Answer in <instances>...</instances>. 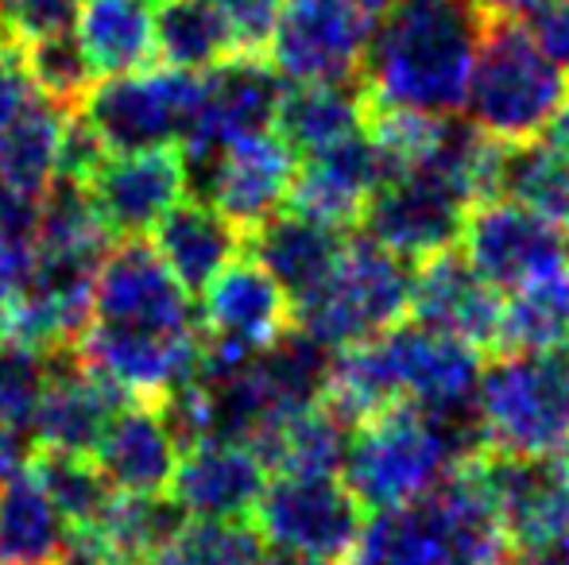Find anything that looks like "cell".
<instances>
[{"mask_svg": "<svg viewBox=\"0 0 569 565\" xmlns=\"http://www.w3.org/2000/svg\"><path fill=\"white\" fill-rule=\"evenodd\" d=\"M20 54L39 98H47L62 113H78L86 105V98L93 93V85L101 82L74 31H62V36L20 47Z\"/></svg>", "mask_w": 569, "mask_h": 565, "instance_id": "cell-34", "label": "cell"}, {"mask_svg": "<svg viewBox=\"0 0 569 565\" xmlns=\"http://www.w3.org/2000/svg\"><path fill=\"white\" fill-rule=\"evenodd\" d=\"M368 129V93L365 82L338 85H287L283 105L276 117V137L291 155H318L360 137Z\"/></svg>", "mask_w": 569, "mask_h": 565, "instance_id": "cell-24", "label": "cell"}, {"mask_svg": "<svg viewBox=\"0 0 569 565\" xmlns=\"http://www.w3.org/2000/svg\"><path fill=\"white\" fill-rule=\"evenodd\" d=\"M480 202H508L569 229V159L547 143H496L480 174ZM477 202V205H480Z\"/></svg>", "mask_w": 569, "mask_h": 565, "instance_id": "cell-23", "label": "cell"}, {"mask_svg": "<svg viewBox=\"0 0 569 565\" xmlns=\"http://www.w3.org/2000/svg\"><path fill=\"white\" fill-rule=\"evenodd\" d=\"M485 31L488 20L477 0H438L383 12L360 70L368 105L427 121L461 117Z\"/></svg>", "mask_w": 569, "mask_h": 565, "instance_id": "cell-2", "label": "cell"}, {"mask_svg": "<svg viewBox=\"0 0 569 565\" xmlns=\"http://www.w3.org/2000/svg\"><path fill=\"white\" fill-rule=\"evenodd\" d=\"M558 554L569 562V523H566V535H562V543H558Z\"/></svg>", "mask_w": 569, "mask_h": 565, "instance_id": "cell-48", "label": "cell"}, {"mask_svg": "<svg viewBox=\"0 0 569 565\" xmlns=\"http://www.w3.org/2000/svg\"><path fill=\"white\" fill-rule=\"evenodd\" d=\"M531 36L539 51L569 74V0H550L531 20Z\"/></svg>", "mask_w": 569, "mask_h": 565, "instance_id": "cell-40", "label": "cell"}, {"mask_svg": "<svg viewBox=\"0 0 569 565\" xmlns=\"http://www.w3.org/2000/svg\"><path fill=\"white\" fill-rule=\"evenodd\" d=\"M132 407L120 387L101 380L82 364L74 345L51 353V384L31 423L36 450L67 453V457H90L101 450L109 426L120 418V411Z\"/></svg>", "mask_w": 569, "mask_h": 565, "instance_id": "cell-16", "label": "cell"}, {"mask_svg": "<svg viewBox=\"0 0 569 565\" xmlns=\"http://www.w3.org/2000/svg\"><path fill=\"white\" fill-rule=\"evenodd\" d=\"M74 36L98 78L140 74L159 59L148 0H82Z\"/></svg>", "mask_w": 569, "mask_h": 565, "instance_id": "cell-26", "label": "cell"}, {"mask_svg": "<svg viewBox=\"0 0 569 565\" xmlns=\"http://www.w3.org/2000/svg\"><path fill=\"white\" fill-rule=\"evenodd\" d=\"M295 171H299V163L276 132L244 140L218 159V171H213L202 202L226 213L240 233H252L256 225L287 210Z\"/></svg>", "mask_w": 569, "mask_h": 565, "instance_id": "cell-20", "label": "cell"}, {"mask_svg": "<svg viewBox=\"0 0 569 565\" xmlns=\"http://www.w3.org/2000/svg\"><path fill=\"white\" fill-rule=\"evenodd\" d=\"M380 4L388 12V8H419V4H438V0H380Z\"/></svg>", "mask_w": 569, "mask_h": 565, "instance_id": "cell-47", "label": "cell"}, {"mask_svg": "<svg viewBox=\"0 0 569 565\" xmlns=\"http://www.w3.org/2000/svg\"><path fill=\"white\" fill-rule=\"evenodd\" d=\"M159 260L187 294H206L244 256V233L210 202L187 198L156 225Z\"/></svg>", "mask_w": 569, "mask_h": 565, "instance_id": "cell-21", "label": "cell"}, {"mask_svg": "<svg viewBox=\"0 0 569 565\" xmlns=\"http://www.w3.org/2000/svg\"><path fill=\"white\" fill-rule=\"evenodd\" d=\"M31 453H36V442L28 434L0 426V488L31 465Z\"/></svg>", "mask_w": 569, "mask_h": 565, "instance_id": "cell-41", "label": "cell"}, {"mask_svg": "<svg viewBox=\"0 0 569 565\" xmlns=\"http://www.w3.org/2000/svg\"><path fill=\"white\" fill-rule=\"evenodd\" d=\"M357 426L341 415L338 407L322 403L315 411L287 418V423L271 426L252 442L268 473L276 476H318V481H341L345 461H349V445Z\"/></svg>", "mask_w": 569, "mask_h": 565, "instance_id": "cell-25", "label": "cell"}, {"mask_svg": "<svg viewBox=\"0 0 569 565\" xmlns=\"http://www.w3.org/2000/svg\"><path fill=\"white\" fill-rule=\"evenodd\" d=\"M566 98L569 74L539 51L523 23H488L465 93V117L488 140H539Z\"/></svg>", "mask_w": 569, "mask_h": 565, "instance_id": "cell-3", "label": "cell"}, {"mask_svg": "<svg viewBox=\"0 0 569 565\" xmlns=\"http://www.w3.org/2000/svg\"><path fill=\"white\" fill-rule=\"evenodd\" d=\"M550 349H569V272L503 299L496 353H550Z\"/></svg>", "mask_w": 569, "mask_h": 565, "instance_id": "cell-32", "label": "cell"}, {"mask_svg": "<svg viewBox=\"0 0 569 565\" xmlns=\"http://www.w3.org/2000/svg\"><path fill=\"white\" fill-rule=\"evenodd\" d=\"M352 565H469L435 496L368 519Z\"/></svg>", "mask_w": 569, "mask_h": 565, "instance_id": "cell-27", "label": "cell"}, {"mask_svg": "<svg viewBox=\"0 0 569 565\" xmlns=\"http://www.w3.org/2000/svg\"><path fill=\"white\" fill-rule=\"evenodd\" d=\"M268 492V465L252 445L206 442L182 453L171 496L194 519L244 523Z\"/></svg>", "mask_w": 569, "mask_h": 565, "instance_id": "cell-19", "label": "cell"}, {"mask_svg": "<svg viewBox=\"0 0 569 565\" xmlns=\"http://www.w3.org/2000/svg\"><path fill=\"white\" fill-rule=\"evenodd\" d=\"M345 252H349L345 233L299 218L291 210L276 213L263 225H256L252 233H244V256L276 280L291 310L307 306L310 299H318L330 286Z\"/></svg>", "mask_w": 569, "mask_h": 565, "instance_id": "cell-18", "label": "cell"}, {"mask_svg": "<svg viewBox=\"0 0 569 565\" xmlns=\"http://www.w3.org/2000/svg\"><path fill=\"white\" fill-rule=\"evenodd\" d=\"M31 473L39 476L54 512L62 515V523L70 531H98L117 504V488L106 481L98 461L90 457H67V453L36 450L31 453Z\"/></svg>", "mask_w": 569, "mask_h": 565, "instance_id": "cell-31", "label": "cell"}, {"mask_svg": "<svg viewBox=\"0 0 569 565\" xmlns=\"http://www.w3.org/2000/svg\"><path fill=\"white\" fill-rule=\"evenodd\" d=\"M480 415L496 453H569V349L488 356L480 372Z\"/></svg>", "mask_w": 569, "mask_h": 565, "instance_id": "cell-4", "label": "cell"}, {"mask_svg": "<svg viewBox=\"0 0 569 565\" xmlns=\"http://www.w3.org/2000/svg\"><path fill=\"white\" fill-rule=\"evenodd\" d=\"M202 369H240L295 325V310L268 272L240 256L202 294Z\"/></svg>", "mask_w": 569, "mask_h": 565, "instance_id": "cell-13", "label": "cell"}, {"mask_svg": "<svg viewBox=\"0 0 569 565\" xmlns=\"http://www.w3.org/2000/svg\"><path fill=\"white\" fill-rule=\"evenodd\" d=\"M67 113L39 98L12 129L0 137V190L20 198H47L59 179Z\"/></svg>", "mask_w": 569, "mask_h": 565, "instance_id": "cell-30", "label": "cell"}, {"mask_svg": "<svg viewBox=\"0 0 569 565\" xmlns=\"http://www.w3.org/2000/svg\"><path fill=\"white\" fill-rule=\"evenodd\" d=\"M547 4L550 0H477V8L485 12L488 23H523V28Z\"/></svg>", "mask_w": 569, "mask_h": 565, "instance_id": "cell-43", "label": "cell"}, {"mask_svg": "<svg viewBox=\"0 0 569 565\" xmlns=\"http://www.w3.org/2000/svg\"><path fill=\"white\" fill-rule=\"evenodd\" d=\"M380 20V0H287L268 59L291 85L360 82Z\"/></svg>", "mask_w": 569, "mask_h": 565, "instance_id": "cell-7", "label": "cell"}, {"mask_svg": "<svg viewBox=\"0 0 569 565\" xmlns=\"http://www.w3.org/2000/svg\"><path fill=\"white\" fill-rule=\"evenodd\" d=\"M182 527H187V512L174 496H117L98 535L106 538L117 562L156 565Z\"/></svg>", "mask_w": 569, "mask_h": 565, "instance_id": "cell-33", "label": "cell"}, {"mask_svg": "<svg viewBox=\"0 0 569 565\" xmlns=\"http://www.w3.org/2000/svg\"><path fill=\"white\" fill-rule=\"evenodd\" d=\"M469 213L472 202L461 190L415 167V171L391 179L383 190H376L357 229H365L372 244L419 268L442 252L461 249Z\"/></svg>", "mask_w": 569, "mask_h": 565, "instance_id": "cell-11", "label": "cell"}, {"mask_svg": "<svg viewBox=\"0 0 569 565\" xmlns=\"http://www.w3.org/2000/svg\"><path fill=\"white\" fill-rule=\"evenodd\" d=\"M461 249L500 294L527 291V286L569 272V229L523 210V205H472Z\"/></svg>", "mask_w": 569, "mask_h": 565, "instance_id": "cell-12", "label": "cell"}, {"mask_svg": "<svg viewBox=\"0 0 569 565\" xmlns=\"http://www.w3.org/2000/svg\"><path fill=\"white\" fill-rule=\"evenodd\" d=\"M260 565H326V562H315V558H302V554H287V551H268L263 554Z\"/></svg>", "mask_w": 569, "mask_h": 565, "instance_id": "cell-46", "label": "cell"}, {"mask_svg": "<svg viewBox=\"0 0 569 565\" xmlns=\"http://www.w3.org/2000/svg\"><path fill=\"white\" fill-rule=\"evenodd\" d=\"M179 461V442L163 411L151 403H132L120 411L98 450V468L117 488V496H171Z\"/></svg>", "mask_w": 569, "mask_h": 565, "instance_id": "cell-22", "label": "cell"}, {"mask_svg": "<svg viewBox=\"0 0 569 565\" xmlns=\"http://www.w3.org/2000/svg\"><path fill=\"white\" fill-rule=\"evenodd\" d=\"M368 515L345 481L276 476L256 507V531L276 551L302 554L326 565L352 562L365 538Z\"/></svg>", "mask_w": 569, "mask_h": 565, "instance_id": "cell-9", "label": "cell"}, {"mask_svg": "<svg viewBox=\"0 0 569 565\" xmlns=\"http://www.w3.org/2000/svg\"><path fill=\"white\" fill-rule=\"evenodd\" d=\"M70 527L31 465L0 488V565H59Z\"/></svg>", "mask_w": 569, "mask_h": 565, "instance_id": "cell-29", "label": "cell"}, {"mask_svg": "<svg viewBox=\"0 0 569 565\" xmlns=\"http://www.w3.org/2000/svg\"><path fill=\"white\" fill-rule=\"evenodd\" d=\"M268 546L252 523L194 519L179 531L156 565H260Z\"/></svg>", "mask_w": 569, "mask_h": 565, "instance_id": "cell-35", "label": "cell"}, {"mask_svg": "<svg viewBox=\"0 0 569 565\" xmlns=\"http://www.w3.org/2000/svg\"><path fill=\"white\" fill-rule=\"evenodd\" d=\"M461 468L453 450L415 407H396L357 426L345 488L372 515L399 512L438 492Z\"/></svg>", "mask_w": 569, "mask_h": 565, "instance_id": "cell-6", "label": "cell"}, {"mask_svg": "<svg viewBox=\"0 0 569 565\" xmlns=\"http://www.w3.org/2000/svg\"><path fill=\"white\" fill-rule=\"evenodd\" d=\"M477 473L511 554L539 558L558 551L569 523V453L519 457L492 450L477 461Z\"/></svg>", "mask_w": 569, "mask_h": 565, "instance_id": "cell-10", "label": "cell"}, {"mask_svg": "<svg viewBox=\"0 0 569 565\" xmlns=\"http://www.w3.org/2000/svg\"><path fill=\"white\" fill-rule=\"evenodd\" d=\"M391 179H399L396 163L365 129L360 137H349L338 148L302 159L295 171L287 210L345 233V229L360 225L365 205Z\"/></svg>", "mask_w": 569, "mask_h": 565, "instance_id": "cell-15", "label": "cell"}, {"mask_svg": "<svg viewBox=\"0 0 569 565\" xmlns=\"http://www.w3.org/2000/svg\"><path fill=\"white\" fill-rule=\"evenodd\" d=\"M187 155L182 148L136 151V155H109L86 182L98 221L109 236L140 241L143 233H156V225L187 202Z\"/></svg>", "mask_w": 569, "mask_h": 565, "instance_id": "cell-14", "label": "cell"}, {"mask_svg": "<svg viewBox=\"0 0 569 565\" xmlns=\"http://www.w3.org/2000/svg\"><path fill=\"white\" fill-rule=\"evenodd\" d=\"M78 0H0V43L28 47L78 28Z\"/></svg>", "mask_w": 569, "mask_h": 565, "instance_id": "cell-37", "label": "cell"}, {"mask_svg": "<svg viewBox=\"0 0 569 565\" xmlns=\"http://www.w3.org/2000/svg\"><path fill=\"white\" fill-rule=\"evenodd\" d=\"M148 4H151V0H148ZM159 4H167V0H159Z\"/></svg>", "mask_w": 569, "mask_h": 565, "instance_id": "cell-49", "label": "cell"}, {"mask_svg": "<svg viewBox=\"0 0 569 565\" xmlns=\"http://www.w3.org/2000/svg\"><path fill=\"white\" fill-rule=\"evenodd\" d=\"M156 54L167 70L206 78L244 51L218 0H167L156 16Z\"/></svg>", "mask_w": 569, "mask_h": 565, "instance_id": "cell-28", "label": "cell"}, {"mask_svg": "<svg viewBox=\"0 0 569 565\" xmlns=\"http://www.w3.org/2000/svg\"><path fill=\"white\" fill-rule=\"evenodd\" d=\"M78 356L132 403H163L198 380L202 325L190 294L143 241H120L101 260Z\"/></svg>", "mask_w": 569, "mask_h": 565, "instance_id": "cell-1", "label": "cell"}, {"mask_svg": "<svg viewBox=\"0 0 569 565\" xmlns=\"http://www.w3.org/2000/svg\"><path fill=\"white\" fill-rule=\"evenodd\" d=\"M198 101H202V78L159 67L124 78H101L86 98L82 113L109 155H136L187 140Z\"/></svg>", "mask_w": 569, "mask_h": 565, "instance_id": "cell-8", "label": "cell"}, {"mask_svg": "<svg viewBox=\"0 0 569 565\" xmlns=\"http://www.w3.org/2000/svg\"><path fill=\"white\" fill-rule=\"evenodd\" d=\"M226 8L237 43L244 54H268V43L276 36V23L283 16L287 0H218Z\"/></svg>", "mask_w": 569, "mask_h": 565, "instance_id": "cell-38", "label": "cell"}, {"mask_svg": "<svg viewBox=\"0 0 569 565\" xmlns=\"http://www.w3.org/2000/svg\"><path fill=\"white\" fill-rule=\"evenodd\" d=\"M28 264H31V252L16 249L12 241L0 236V314H4L8 302H12L16 291H20L23 275H28Z\"/></svg>", "mask_w": 569, "mask_h": 565, "instance_id": "cell-42", "label": "cell"}, {"mask_svg": "<svg viewBox=\"0 0 569 565\" xmlns=\"http://www.w3.org/2000/svg\"><path fill=\"white\" fill-rule=\"evenodd\" d=\"M422 330L446 333L480 353H496L503 322V299L485 275L472 268L465 249H450L442 256L415 268L411 317Z\"/></svg>", "mask_w": 569, "mask_h": 565, "instance_id": "cell-17", "label": "cell"}, {"mask_svg": "<svg viewBox=\"0 0 569 565\" xmlns=\"http://www.w3.org/2000/svg\"><path fill=\"white\" fill-rule=\"evenodd\" d=\"M36 101H39V90L31 85L28 70H23L20 47L0 43V137H4Z\"/></svg>", "mask_w": 569, "mask_h": 565, "instance_id": "cell-39", "label": "cell"}, {"mask_svg": "<svg viewBox=\"0 0 569 565\" xmlns=\"http://www.w3.org/2000/svg\"><path fill=\"white\" fill-rule=\"evenodd\" d=\"M496 565H569V562L558 551H550V554H539V558H519V554H508V558L496 562Z\"/></svg>", "mask_w": 569, "mask_h": 565, "instance_id": "cell-45", "label": "cell"}, {"mask_svg": "<svg viewBox=\"0 0 569 565\" xmlns=\"http://www.w3.org/2000/svg\"><path fill=\"white\" fill-rule=\"evenodd\" d=\"M411 294L415 264L372 244L368 236H357L349 241L330 286L295 310V330L341 356L403 325L411 317Z\"/></svg>", "mask_w": 569, "mask_h": 565, "instance_id": "cell-5", "label": "cell"}, {"mask_svg": "<svg viewBox=\"0 0 569 565\" xmlns=\"http://www.w3.org/2000/svg\"><path fill=\"white\" fill-rule=\"evenodd\" d=\"M539 143H547L555 155H562L569 159V98H566V105L558 109L555 117H550V124L539 132Z\"/></svg>", "mask_w": 569, "mask_h": 565, "instance_id": "cell-44", "label": "cell"}, {"mask_svg": "<svg viewBox=\"0 0 569 565\" xmlns=\"http://www.w3.org/2000/svg\"><path fill=\"white\" fill-rule=\"evenodd\" d=\"M47 384H51V353L0 337V426L31 434Z\"/></svg>", "mask_w": 569, "mask_h": 565, "instance_id": "cell-36", "label": "cell"}]
</instances>
